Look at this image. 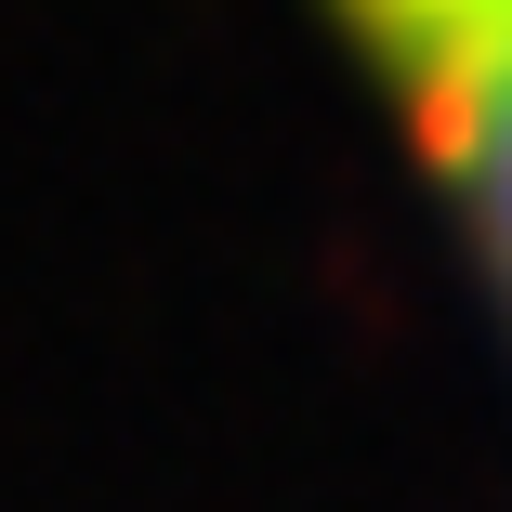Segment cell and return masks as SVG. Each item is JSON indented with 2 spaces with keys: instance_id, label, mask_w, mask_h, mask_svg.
<instances>
[{
  "instance_id": "6da1fadb",
  "label": "cell",
  "mask_w": 512,
  "mask_h": 512,
  "mask_svg": "<svg viewBox=\"0 0 512 512\" xmlns=\"http://www.w3.org/2000/svg\"><path fill=\"white\" fill-rule=\"evenodd\" d=\"M512 302V0H329Z\"/></svg>"
}]
</instances>
